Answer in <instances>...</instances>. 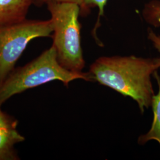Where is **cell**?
<instances>
[{
    "label": "cell",
    "instance_id": "cell-7",
    "mask_svg": "<svg viewBox=\"0 0 160 160\" xmlns=\"http://www.w3.org/2000/svg\"><path fill=\"white\" fill-rule=\"evenodd\" d=\"M157 81L159 90L157 94L153 95L151 106L154 113V119L151 128L148 133L140 136L138 139V143L143 145L151 140L157 141L160 145V77L157 71L154 73Z\"/></svg>",
    "mask_w": 160,
    "mask_h": 160
},
{
    "label": "cell",
    "instance_id": "cell-4",
    "mask_svg": "<svg viewBox=\"0 0 160 160\" xmlns=\"http://www.w3.org/2000/svg\"><path fill=\"white\" fill-rule=\"evenodd\" d=\"M51 20L24 19L0 25V86L14 69L31 40L53 33Z\"/></svg>",
    "mask_w": 160,
    "mask_h": 160
},
{
    "label": "cell",
    "instance_id": "cell-12",
    "mask_svg": "<svg viewBox=\"0 0 160 160\" xmlns=\"http://www.w3.org/2000/svg\"><path fill=\"white\" fill-rule=\"evenodd\" d=\"M40 1L46 2H50V1H54V2H70V3H74L77 4L80 6H82L84 0H40Z\"/></svg>",
    "mask_w": 160,
    "mask_h": 160
},
{
    "label": "cell",
    "instance_id": "cell-5",
    "mask_svg": "<svg viewBox=\"0 0 160 160\" xmlns=\"http://www.w3.org/2000/svg\"><path fill=\"white\" fill-rule=\"evenodd\" d=\"M33 0H0V25L26 19Z\"/></svg>",
    "mask_w": 160,
    "mask_h": 160
},
{
    "label": "cell",
    "instance_id": "cell-9",
    "mask_svg": "<svg viewBox=\"0 0 160 160\" xmlns=\"http://www.w3.org/2000/svg\"><path fill=\"white\" fill-rule=\"evenodd\" d=\"M108 0H84L82 6L80 7L81 12L86 13L90 8L97 7L98 8V17L97 24L100 22V18L104 14V7L106 5Z\"/></svg>",
    "mask_w": 160,
    "mask_h": 160
},
{
    "label": "cell",
    "instance_id": "cell-11",
    "mask_svg": "<svg viewBox=\"0 0 160 160\" xmlns=\"http://www.w3.org/2000/svg\"><path fill=\"white\" fill-rule=\"evenodd\" d=\"M148 38L149 40H151L152 43L155 48L160 52V36L157 35L151 29H149L148 31Z\"/></svg>",
    "mask_w": 160,
    "mask_h": 160
},
{
    "label": "cell",
    "instance_id": "cell-8",
    "mask_svg": "<svg viewBox=\"0 0 160 160\" xmlns=\"http://www.w3.org/2000/svg\"><path fill=\"white\" fill-rule=\"evenodd\" d=\"M145 20L154 27L160 26V0H152L143 8L142 12Z\"/></svg>",
    "mask_w": 160,
    "mask_h": 160
},
{
    "label": "cell",
    "instance_id": "cell-10",
    "mask_svg": "<svg viewBox=\"0 0 160 160\" xmlns=\"http://www.w3.org/2000/svg\"><path fill=\"white\" fill-rule=\"evenodd\" d=\"M17 120L6 114L0 109V128L7 127H16Z\"/></svg>",
    "mask_w": 160,
    "mask_h": 160
},
{
    "label": "cell",
    "instance_id": "cell-1",
    "mask_svg": "<svg viewBox=\"0 0 160 160\" xmlns=\"http://www.w3.org/2000/svg\"><path fill=\"white\" fill-rule=\"evenodd\" d=\"M160 68L159 58L135 56L99 58L88 72L96 81L137 102L141 112L151 106L154 94L151 76Z\"/></svg>",
    "mask_w": 160,
    "mask_h": 160
},
{
    "label": "cell",
    "instance_id": "cell-2",
    "mask_svg": "<svg viewBox=\"0 0 160 160\" xmlns=\"http://www.w3.org/2000/svg\"><path fill=\"white\" fill-rule=\"evenodd\" d=\"M77 79L90 81L88 72H75L63 67L58 60L54 46H52L32 62L13 69L8 75L0 86V106L12 96L30 88L54 80L68 86Z\"/></svg>",
    "mask_w": 160,
    "mask_h": 160
},
{
    "label": "cell",
    "instance_id": "cell-3",
    "mask_svg": "<svg viewBox=\"0 0 160 160\" xmlns=\"http://www.w3.org/2000/svg\"><path fill=\"white\" fill-rule=\"evenodd\" d=\"M53 26V45L60 64L69 71L82 72L85 62L81 45L80 6L74 3L48 2Z\"/></svg>",
    "mask_w": 160,
    "mask_h": 160
},
{
    "label": "cell",
    "instance_id": "cell-6",
    "mask_svg": "<svg viewBox=\"0 0 160 160\" xmlns=\"http://www.w3.org/2000/svg\"><path fill=\"white\" fill-rule=\"evenodd\" d=\"M24 140V138L18 132L16 127L0 128V160L14 159V146Z\"/></svg>",
    "mask_w": 160,
    "mask_h": 160
}]
</instances>
